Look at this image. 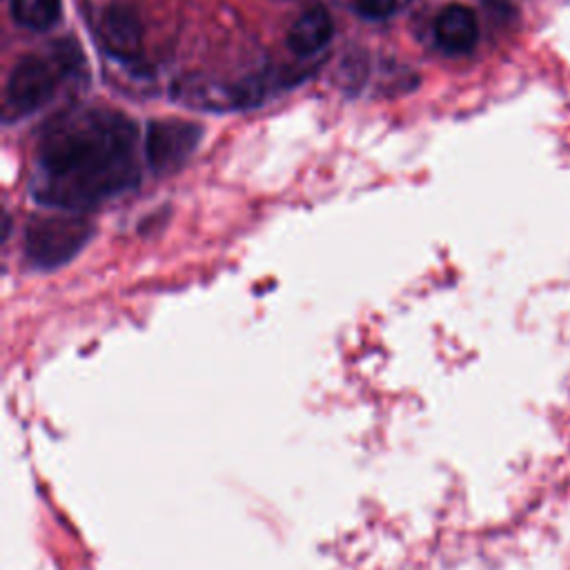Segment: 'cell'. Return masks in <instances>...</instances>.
Instances as JSON below:
<instances>
[{
  "label": "cell",
  "instance_id": "cell-9",
  "mask_svg": "<svg viewBox=\"0 0 570 570\" xmlns=\"http://www.w3.org/2000/svg\"><path fill=\"white\" fill-rule=\"evenodd\" d=\"M354 7L367 20H385L396 11V0H354Z\"/></svg>",
  "mask_w": 570,
  "mask_h": 570
},
{
  "label": "cell",
  "instance_id": "cell-5",
  "mask_svg": "<svg viewBox=\"0 0 570 570\" xmlns=\"http://www.w3.org/2000/svg\"><path fill=\"white\" fill-rule=\"evenodd\" d=\"M98 36L109 56L122 62L138 60L142 45V27L131 7L109 4L100 18Z\"/></svg>",
  "mask_w": 570,
  "mask_h": 570
},
{
  "label": "cell",
  "instance_id": "cell-4",
  "mask_svg": "<svg viewBox=\"0 0 570 570\" xmlns=\"http://www.w3.org/2000/svg\"><path fill=\"white\" fill-rule=\"evenodd\" d=\"M203 138V127L191 120L165 118L151 120L145 129V158L156 174L180 169L196 151Z\"/></svg>",
  "mask_w": 570,
  "mask_h": 570
},
{
  "label": "cell",
  "instance_id": "cell-2",
  "mask_svg": "<svg viewBox=\"0 0 570 570\" xmlns=\"http://www.w3.org/2000/svg\"><path fill=\"white\" fill-rule=\"evenodd\" d=\"M78 62H80V56L73 42H60V47L51 56H36V53L22 56L13 65L7 78V89H4L7 116L22 118L45 107L53 98L60 80L67 73H73Z\"/></svg>",
  "mask_w": 570,
  "mask_h": 570
},
{
  "label": "cell",
  "instance_id": "cell-1",
  "mask_svg": "<svg viewBox=\"0 0 570 570\" xmlns=\"http://www.w3.org/2000/svg\"><path fill=\"white\" fill-rule=\"evenodd\" d=\"M138 127L125 114L82 107L51 120L36 147L33 196L87 209L138 183Z\"/></svg>",
  "mask_w": 570,
  "mask_h": 570
},
{
  "label": "cell",
  "instance_id": "cell-6",
  "mask_svg": "<svg viewBox=\"0 0 570 570\" xmlns=\"http://www.w3.org/2000/svg\"><path fill=\"white\" fill-rule=\"evenodd\" d=\"M479 36V18L468 4H448L434 20V40L450 56L470 53Z\"/></svg>",
  "mask_w": 570,
  "mask_h": 570
},
{
  "label": "cell",
  "instance_id": "cell-7",
  "mask_svg": "<svg viewBox=\"0 0 570 570\" xmlns=\"http://www.w3.org/2000/svg\"><path fill=\"white\" fill-rule=\"evenodd\" d=\"M334 36V22L325 7L316 4L307 11H303L296 22L287 31V47L305 58L318 53Z\"/></svg>",
  "mask_w": 570,
  "mask_h": 570
},
{
  "label": "cell",
  "instance_id": "cell-3",
  "mask_svg": "<svg viewBox=\"0 0 570 570\" xmlns=\"http://www.w3.org/2000/svg\"><path fill=\"white\" fill-rule=\"evenodd\" d=\"M94 236V225L78 216L33 218L24 232V254L31 265L53 269L69 263Z\"/></svg>",
  "mask_w": 570,
  "mask_h": 570
},
{
  "label": "cell",
  "instance_id": "cell-8",
  "mask_svg": "<svg viewBox=\"0 0 570 570\" xmlns=\"http://www.w3.org/2000/svg\"><path fill=\"white\" fill-rule=\"evenodd\" d=\"M60 0H11V16L20 27L45 31L60 20Z\"/></svg>",
  "mask_w": 570,
  "mask_h": 570
}]
</instances>
